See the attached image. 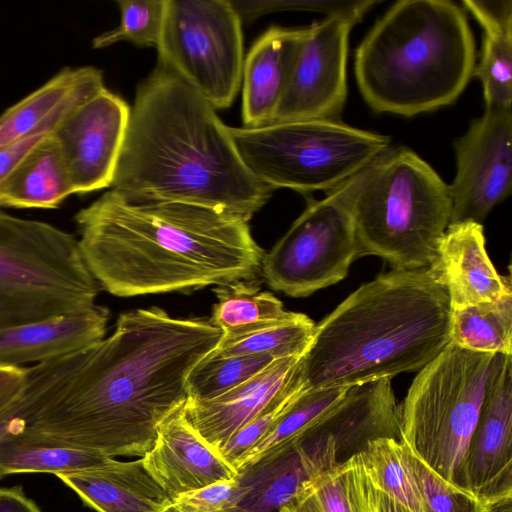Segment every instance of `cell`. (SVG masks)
<instances>
[{
  "instance_id": "obj_24",
  "label": "cell",
  "mask_w": 512,
  "mask_h": 512,
  "mask_svg": "<svg viewBox=\"0 0 512 512\" xmlns=\"http://www.w3.org/2000/svg\"><path fill=\"white\" fill-rule=\"evenodd\" d=\"M278 512H379L363 452L311 478Z\"/></svg>"
},
{
  "instance_id": "obj_21",
  "label": "cell",
  "mask_w": 512,
  "mask_h": 512,
  "mask_svg": "<svg viewBox=\"0 0 512 512\" xmlns=\"http://www.w3.org/2000/svg\"><path fill=\"white\" fill-rule=\"evenodd\" d=\"M109 310L95 305L85 311L0 328V365L42 363L83 350L101 341Z\"/></svg>"
},
{
  "instance_id": "obj_32",
  "label": "cell",
  "mask_w": 512,
  "mask_h": 512,
  "mask_svg": "<svg viewBox=\"0 0 512 512\" xmlns=\"http://www.w3.org/2000/svg\"><path fill=\"white\" fill-rule=\"evenodd\" d=\"M315 325L307 315L293 312L285 320L249 333L235 337L222 336L211 354L218 356L269 354L275 359L301 357L312 341Z\"/></svg>"
},
{
  "instance_id": "obj_2",
  "label": "cell",
  "mask_w": 512,
  "mask_h": 512,
  "mask_svg": "<svg viewBox=\"0 0 512 512\" xmlns=\"http://www.w3.org/2000/svg\"><path fill=\"white\" fill-rule=\"evenodd\" d=\"M75 221L88 269L119 297L255 280L265 256L248 221L189 203L131 200L110 190Z\"/></svg>"
},
{
  "instance_id": "obj_15",
  "label": "cell",
  "mask_w": 512,
  "mask_h": 512,
  "mask_svg": "<svg viewBox=\"0 0 512 512\" xmlns=\"http://www.w3.org/2000/svg\"><path fill=\"white\" fill-rule=\"evenodd\" d=\"M341 462L334 437L311 431L240 468L243 490L236 507L252 512H278L311 478Z\"/></svg>"
},
{
  "instance_id": "obj_44",
  "label": "cell",
  "mask_w": 512,
  "mask_h": 512,
  "mask_svg": "<svg viewBox=\"0 0 512 512\" xmlns=\"http://www.w3.org/2000/svg\"><path fill=\"white\" fill-rule=\"evenodd\" d=\"M377 493L379 512H404L391 496L379 489H377Z\"/></svg>"
},
{
  "instance_id": "obj_7",
  "label": "cell",
  "mask_w": 512,
  "mask_h": 512,
  "mask_svg": "<svg viewBox=\"0 0 512 512\" xmlns=\"http://www.w3.org/2000/svg\"><path fill=\"white\" fill-rule=\"evenodd\" d=\"M509 359L450 342L419 370L400 406L401 441L453 487L469 491V442L484 400Z\"/></svg>"
},
{
  "instance_id": "obj_43",
  "label": "cell",
  "mask_w": 512,
  "mask_h": 512,
  "mask_svg": "<svg viewBox=\"0 0 512 512\" xmlns=\"http://www.w3.org/2000/svg\"><path fill=\"white\" fill-rule=\"evenodd\" d=\"M0 512H41L20 487H0Z\"/></svg>"
},
{
  "instance_id": "obj_37",
  "label": "cell",
  "mask_w": 512,
  "mask_h": 512,
  "mask_svg": "<svg viewBox=\"0 0 512 512\" xmlns=\"http://www.w3.org/2000/svg\"><path fill=\"white\" fill-rule=\"evenodd\" d=\"M407 449L426 512H488L487 503L469 491L446 483Z\"/></svg>"
},
{
  "instance_id": "obj_12",
  "label": "cell",
  "mask_w": 512,
  "mask_h": 512,
  "mask_svg": "<svg viewBox=\"0 0 512 512\" xmlns=\"http://www.w3.org/2000/svg\"><path fill=\"white\" fill-rule=\"evenodd\" d=\"M376 3L368 0L356 9L328 15L308 27L288 87L270 123L339 120L347 96L349 33Z\"/></svg>"
},
{
  "instance_id": "obj_3",
  "label": "cell",
  "mask_w": 512,
  "mask_h": 512,
  "mask_svg": "<svg viewBox=\"0 0 512 512\" xmlns=\"http://www.w3.org/2000/svg\"><path fill=\"white\" fill-rule=\"evenodd\" d=\"M111 190L183 202L249 221L273 188L242 161L216 110L158 64L137 87Z\"/></svg>"
},
{
  "instance_id": "obj_39",
  "label": "cell",
  "mask_w": 512,
  "mask_h": 512,
  "mask_svg": "<svg viewBox=\"0 0 512 512\" xmlns=\"http://www.w3.org/2000/svg\"><path fill=\"white\" fill-rule=\"evenodd\" d=\"M367 1H231L240 18L252 19L263 13L282 9H302L326 12L328 15L346 12Z\"/></svg>"
},
{
  "instance_id": "obj_34",
  "label": "cell",
  "mask_w": 512,
  "mask_h": 512,
  "mask_svg": "<svg viewBox=\"0 0 512 512\" xmlns=\"http://www.w3.org/2000/svg\"><path fill=\"white\" fill-rule=\"evenodd\" d=\"M119 25L93 39L94 48L121 41L140 47H157L163 25L166 0H118Z\"/></svg>"
},
{
  "instance_id": "obj_47",
  "label": "cell",
  "mask_w": 512,
  "mask_h": 512,
  "mask_svg": "<svg viewBox=\"0 0 512 512\" xmlns=\"http://www.w3.org/2000/svg\"><path fill=\"white\" fill-rule=\"evenodd\" d=\"M166 512H181V511L176 509L174 506H171Z\"/></svg>"
},
{
  "instance_id": "obj_1",
  "label": "cell",
  "mask_w": 512,
  "mask_h": 512,
  "mask_svg": "<svg viewBox=\"0 0 512 512\" xmlns=\"http://www.w3.org/2000/svg\"><path fill=\"white\" fill-rule=\"evenodd\" d=\"M223 336L210 318L159 307L122 313L89 346L69 382L33 413L22 434L106 455L143 457L160 423L187 399V378Z\"/></svg>"
},
{
  "instance_id": "obj_30",
  "label": "cell",
  "mask_w": 512,
  "mask_h": 512,
  "mask_svg": "<svg viewBox=\"0 0 512 512\" xmlns=\"http://www.w3.org/2000/svg\"><path fill=\"white\" fill-rule=\"evenodd\" d=\"M350 388L322 387L301 390L273 428L243 456L236 472L265 453L300 438L315 428Z\"/></svg>"
},
{
  "instance_id": "obj_36",
  "label": "cell",
  "mask_w": 512,
  "mask_h": 512,
  "mask_svg": "<svg viewBox=\"0 0 512 512\" xmlns=\"http://www.w3.org/2000/svg\"><path fill=\"white\" fill-rule=\"evenodd\" d=\"M303 389L296 362L279 394L258 415L216 449L219 456L236 471L243 456L273 428L292 399Z\"/></svg>"
},
{
  "instance_id": "obj_41",
  "label": "cell",
  "mask_w": 512,
  "mask_h": 512,
  "mask_svg": "<svg viewBox=\"0 0 512 512\" xmlns=\"http://www.w3.org/2000/svg\"><path fill=\"white\" fill-rule=\"evenodd\" d=\"M53 133L38 132L0 146V183L46 137Z\"/></svg>"
},
{
  "instance_id": "obj_18",
  "label": "cell",
  "mask_w": 512,
  "mask_h": 512,
  "mask_svg": "<svg viewBox=\"0 0 512 512\" xmlns=\"http://www.w3.org/2000/svg\"><path fill=\"white\" fill-rule=\"evenodd\" d=\"M428 268L446 288L452 310L512 292L511 275L497 272L485 249L483 226L475 222L450 223Z\"/></svg>"
},
{
  "instance_id": "obj_20",
  "label": "cell",
  "mask_w": 512,
  "mask_h": 512,
  "mask_svg": "<svg viewBox=\"0 0 512 512\" xmlns=\"http://www.w3.org/2000/svg\"><path fill=\"white\" fill-rule=\"evenodd\" d=\"M307 33L308 27L273 26L250 48L242 74L244 127H259L272 121Z\"/></svg>"
},
{
  "instance_id": "obj_11",
  "label": "cell",
  "mask_w": 512,
  "mask_h": 512,
  "mask_svg": "<svg viewBox=\"0 0 512 512\" xmlns=\"http://www.w3.org/2000/svg\"><path fill=\"white\" fill-rule=\"evenodd\" d=\"M359 247L348 213L331 197L310 199L306 209L262 261L275 291L305 297L344 279Z\"/></svg>"
},
{
  "instance_id": "obj_26",
  "label": "cell",
  "mask_w": 512,
  "mask_h": 512,
  "mask_svg": "<svg viewBox=\"0 0 512 512\" xmlns=\"http://www.w3.org/2000/svg\"><path fill=\"white\" fill-rule=\"evenodd\" d=\"M113 459L21 433L0 444V478L23 473H74L104 466Z\"/></svg>"
},
{
  "instance_id": "obj_42",
  "label": "cell",
  "mask_w": 512,
  "mask_h": 512,
  "mask_svg": "<svg viewBox=\"0 0 512 512\" xmlns=\"http://www.w3.org/2000/svg\"><path fill=\"white\" fill-rule=\"evenodd\" d=\"M26 381V367L0 365V406L11 400Z\"/></svg>"
},
{
  "instance_id": "obj_16",
  "label": "cell",
  "mask_w": 512,
  "mask_h": 512,
  "mask_svg": "<svg viewBox=\"0 0 512 512\" xmlns=\"http://www.w3.org/2000/svg\"><path fill=\"white\" fill-rule=\"evenodd\" d=\"M468 490L487 504L512 497V360L488 392L471 436Z\"/></svg>"
},
{
  "instance_id": "obj_8",
  "label": "cell",
  "mask_w": 512,
  "mask_h": 512,
  "mask_svg": "<svg viewBox=\"0 0 512 512\" xmlns=\"http://www.w3.org/2000/svg\"><path fill=\"white\" fill-rule=\"evenodd\" d=\"M99 290L72 234L0 212V328L85 311Z\"/></svg>"
},
{
  "instance_id": "obj_31",
  "label": "cell",
  "mask_w": 512,
  "mask_h": 512,
  "mask_svg": "<svg viewBox=\"0 0 512 512\" xmlns=\"http://www.w3.org/2000/svg\"><path fill=\"white\" fill-rule=\"evenodd\" d=\"M363 456L377 489L391 496L404 512H426L402 441L392 437L374 439L366 445Z\"/></svg>"
},
{
  "instance_id": "obj_28",
  "label": "cell",
  "mask_w": 512,
  "mask_h": 512,
  "mask_svg": "<svg viewBox=\"0 0 512 512\" xmlns=\"http://www.w3.org/2000/svg\"><path fill=\"white\" fill-rule=\"evenodd\" d=\"M86 348L26 367V381L11 400L0 406V444L24 431L30 416L54 397L72 378L85 357Z\"/></svg>"
},
{
  "instance_id": "obj_17",
  "label": "cell",
  "mask_w": 512,
  "mask_h": 512,
  "mask_svg": "<svg viewBox=\"0 0 512 512\" xmlns=\"http://www.w3.org/2000/svg\"><path fill=\"white\" fill-rule=\"evenodd\" d=\"M183 405L160 423L152 448L142 457L172 502L182 494L237 475L191 427Z\"/></svg>"
},
{
  "instance_id": "obj_25",
  "label": "cell",
  "mask_w": 512,
  "mask_h": 512,
  "mask_svg": "<svg viewBox=\"0 0 512 512\" xmlns=\"http://www.w3.org/2000/svg\"><path fill=\"white\" fill-rule=\"evenodd\" d=\"M71 194L69 174L51 134L0 183V207L51 209Z\"/></svg>"
},
{
  "instance_id": "obj_22",
  "label": "cell",
  "mask_w": 512,
  "mask_h": 512,
  "mask_svg": "<svg viewBox=\"0 0 512 512\" xmlns=\"http://www.w3.org/2000/svg\"><path fill=\"white\" fill-rule=\"evenodd\" d=\"M104 88L95 67L62 70L0 116V146L38 132L53 133L71 111Z\"/></svg>"
},
{
  "instance_id": "obj_40",
  "label": "cell",
  "mask_w": 512,
  "mask_h": 512,
  "mask_svg": "<svg viewBox=\"0 0 512 512\" xmlns=\"http://www.w3.org/2000/svg\"><path fill=\"white\" fill-rule=\"evenodd\" d=\"M462 3L484 28L485 34H512L511 0H464Z\"/></svg>"
},
{
  "instance_id": "obj_33",
  "label": "cell",
  "mask_w": 512,
  "mask_h": 512,
  "mask_svg": "<svg viewBox=\"0 0 512 512\" xmlns=\"http://www.w3.org/2000/svg\"><path fill=\"white\" fill-rule=\"evenodd\" d=\"M276 360L269 354L218 356L209 353L187 378V398L208 400L218 397Z\"/></svg>"
},
{
  "instance_id": "obj_6",
  "label": "cell",
  "mask_w": 512,
  "mask_h": 512,
  "mask_svg": "<svg viewBox=\"0 0 512 512\" xmlns=\"http://www.w3.org/2000/svg\"><path fill=\"white\" fill-rule=\"evenodd\" d=\"M325 195L348 213L359 256H379L393 269L430 266L450 224L448 185L405 147H388Z\"/></svg>"
},
{
  "instance_id": "obj_19",
  "label": "cell",
  "mask_w": 512,
  "mask_h": 512,
  "mask_svg": "<svg viewBox=\"0 0 512 512\" xmlns=\"http://www.w3.org/2000/svg\"><path fill=\"white\" fill-rule=\"evenodd\" d=\"M299 358L276 359L247 381L213 399L187 398L183 409L188 423L216 451L279 394Z\"/></svg>"
},
{
  "instance_id": "obj_5",
  "label": "cell",
  "mask_w": 512,
  "mask_h": 512,
  "mask_svg": "<svg viewBox=\"0 0 512 512\" xmlns=\"http://www.w3.org/2000/svg\"><path fill=\"white\" fill-rule=\"evenodd\" d=\"M475 67L464 12L449 0L396 2L355 54L359 90L377 112L413 116L449 105Z\"/></svg>"
},
{
  "instance_id": "obj_46",
  "label": "cell",
  "mask_w": 512,
  "mask_h": 512,
  "mask_svg": "<svg viewBox=\"0 0 512 512\" xmlns=\"http://www.w3.org/2000/svg\"><path fill=\"white\" fill-rule=\"evenodd\" d=\"M219 512H252V511H249V510H246V509H243L240 507H231V508L221 510Z\"/></svg>"
},
{
  "instance_id": "obj_38",
  "label": "cell",
  "mask_w": 512,
  "mask_h": 512,
  "mask_svg": "<svg viewBox=\"0 0 512 512\" xmlns=\"http://www.w3.org/2000/svg\"><path fill=\"white\" fill-rule=\"evenodd\" d=\"M243 490L237 480L219 481L175 498L172 506L181 512H219L236 507Z\"/></svg>"
},
{
  "instance_id": "obj_4",
  "label": "cell",
  "mask_w": 512,
  "mask_h": 512,
  "mask_svg": "<svg viewBox=\"0 0 512 512\" xmlns=\"http://www.w3.org/2000/svg\"><path fill=\"white\" fill-rule=\"evenodd\" d=\"M446 288L428 267L362 284L315 325L298 359L304 389L353 387L422 369L451 342Z\"/></svg>"
},
{
  "instance_id": "obj_14",
  "label": "cell",
  "mask_w": 512,
  "mask_h": 512,
  "mask_svg": "<svg viewBox=\"0 0 512 512\" xmlns=\"http://www.w3.org/2000/svg\"><path fill=\"white\" fill-rule=\"evenodd\" d=\"M130 107L106 88L71 111L52 136L74 194L110 187L123 145Z\"/></svg>"
},
{
  "instance_id": "obj_9",
  "label": "cell",
  "mask_w": 512,
  "mask_h": 512,
  "mask_svg": "<svg viewBox=\"0 0 512 512\" xmlns=\"http://www.w3.org/2000/svg\"><path fill=\"white\" fill-rule=\"evenodd\" d=\"M249 171L271 188L307 194L346 181L389 147V137L339 120L272 122L229 127Z\"/></svg>"
},
{
  "instance_id": "obj_10",
  "label": "cell",
  "mask_w": 512,
  "mask_h": 512,
  "mask_svg": "<svg viewBox=\"0 0 512 512\" xmlns=\"http://www.w3.org/2000/svg\"><path fill=\"white\" fill-rule=\"evenodd\" d=\"M242 20L227 0H166L157 63L215 110L231 106L243 74Z\"/></svg>"
},
{
  "instance_id": "obj_45",
  "label": "cell",
  "mask_w": 512,
  "mask_h": 512,
  "mask_svg": "<svg viewBox=\"0 0 512 512\" xmlns=\"http://www.w3.org/2000/svg\"><path fill=\"white\" fill-rule=\"evenodd\" d=\"M488 512H512V497L488 504Z\"/></svg>"
},
{
  "instance_id": "obj_35",
  "label": "cell",
  "mask_w": 512,
  "mask_h": 512,
  "mask_svg": "<svg viewBox=\"0 0 512 512\" xmlns=\"http://www.w3.org/2000/svg\"><path fill=\"white\" fill-rule=\"evenodd\" d=\"M472 75L482 83L486 108H512V34H485Z\"/></svg>"
},
{
  "instance_id": "obj_27",
  "label": "cell",
  "mask_w": 512,
  "mask_h": 512,
  "mask_svg": "<svg viewBox=\"0 0 512 512\" xmlns=\"http://www.w3.org/2000/svg\"><path fill=\"white\" fill-rule=\"evenodd\" d=\"M217 302L211 321L224 337H235L289 318L283 303L254 280H238L214 288Z\"/></svg>"
},
{
  "instance_id": "obj_29",
  "label": "cell",
  "mask_w": 512,
  "mask_h": 512,
  "mask_svg": "<svg viewBox=\"0 0 512 512\" xmlns=\"http://www.w3.org/2000/svg\"><path fill=\"white\" fill-rule=\"evenodd\" d=\"M451 342L471 351L511 355L512 292L452 310Z\"/></svg>"
},
{
  "instance_id": "obj_23",
  "label": "cell",
  "mask_w": 512,
  "mask_h": 512,
  "mask_svg": "<svg viewBox=\"0 0 512 512\" xmlns=\"http://www.w3.org/2000/svg\"><path fill=\"white\" fill-rule=\"evenodd\" d=\"M55 476L97 512H166L172 506L142 457Z\"/></svg>"
},
{
  "instance_id": "obj_13",
  "label": "cell",
  "mask_w": 512,
  "mask_h": 512,
  "mask_svg": "<svg viewBox=\"0 0 512 512\" xmlns=\"http://www.w3.org/2000/svg\"><path fill=\"white\" fill-rule=\"evenodd\" d=\"M450 223L484 222L512 187V108H486L455 144Z\"/></svg>"
}]
</instances>
